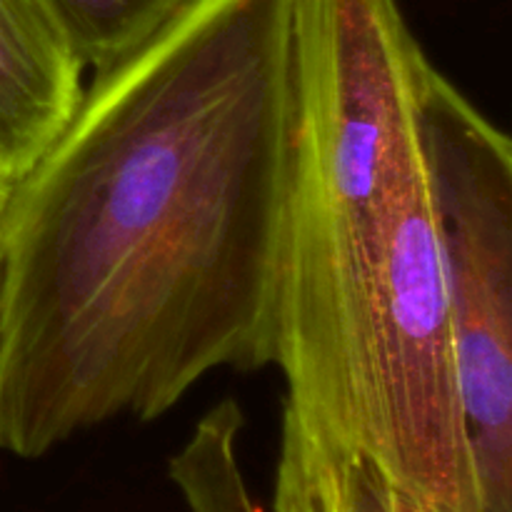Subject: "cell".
Masks as SVG:
<instances>
[{
	"label": "cell",
	"mask_w": 512,
	"mask_h": 512,
	"mask_svg": "<svg viewBox=\"0 0 512 512\" xmlns=\"http://www.w3.org/2000/svg\"><path fill=\"white\" fill-rule=\"evenodd\" d=\"M298 0H190L0 210V450L38 460L278 358Z\"/></svg>",
	"instance_id": "6da1fadb"
},
{
	"label": "cell",
	"mask_w": 512,
	"mask_h": 512,
	"mask_svg": "<svg viewBox=\"0 0 512 512\" xmlns=\"http://www.w3.org/2000/svg\"><path fill=\"white\" fill-rule=\"evenodd\" d=\"M430 65L395 0H298L273 488L363 460L480 512L420 128Z\"/></svg>",
	"instance_id": "7a4b0ae2"
},
{
	"label": "cell",
	"mask_w": 512,
	"mask_h": 512,
	"mask_svg": "<svg viewBox=\"0 0 512 512\" xmlns=\"http://www.w3.org/2000/svg\"><path fill=\"white\" fill-rule=\"evenodd\" d=\"M420 128L448 270L460 410L480 512H512V135L435 65Z\"/></svg>",
	"instance_id": "3957f363"
},
{
	"label": "cell",
	"mask_w": 512,
	"mask_h": 512,
	"mask_svg": "<svg viewBox=\"0 0 512 512\" xmlns=\"http://www.w3.org/2000/svg\"><path fill=\"white\" fill-rule=\"evenodd\" d=\"M83 73L40 0H0V188L10 193L73 120Z\"/></svg>",
	"instance_id": "277c9868"
},
{
	"label": "cell",
	"mask_w": 512,
	"mask_h": 512,
	"mask_svg": "<svg viewBox=\"0 0 512 512\" xmlns=\"http://www.w3.org/2000/svg\"><path fill=\"white\" fill-rule=\"evenodd\" d=\"M190 0H40L83 68H115L150 43Z\"/></svg>",
	"instance_id": "5b68a950"
},
{
	"label": "cell",
	"mask_w": 512,
	"mask_h": 512,
	"mask_svg": "<svg viewBox=\"0 0 512 512\" xmlns=\"http://www.w3.org/2000/svg\"><path fill=\"white\" fill-rule=\"evenodd\" d=\"M273 512H465L403 488L375 465L353 460L295 488L273 490Z\"/></svg>",
	"instance_id": "8992f818"
},
{
	"label": "cell",
	"mask_w": 512,
	"mask_h": 512,
	"mask_svg": "<svg viewBox=\"0 0 512 512\" xmlns=\"http://www.w3.org/2000/svg\"><path fill=\"white\" fill-rule=\"evenodd\" d=\"M170 478L190 512H258L230 440L210 438L190 445L173 460Z\"/></svg>",
	"instance_id": "52a82bcc"
},
{
	"label": "cell",
	"mask_w": 512,
	"mask_h": 512,
	"mask_svg": "<svg viewBox=\"0 0 512 512\" xmlns=\"http://www.w3.org/2000/svg\"><path fill=\"white\" fill-rule=\"evenodd\" d=\"M8 190H3V188H0V210H3V205H5V200H8Z\"/></svg>",
	"instance_id": "ba28073f"
}]
</instances>
